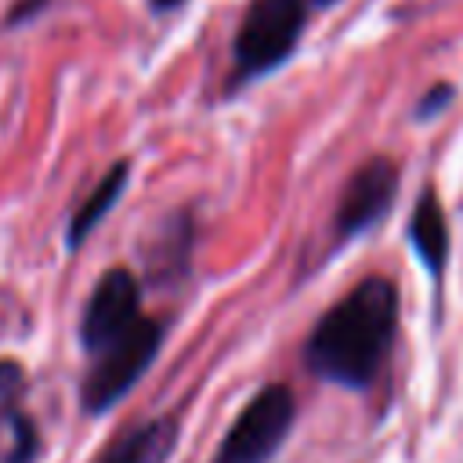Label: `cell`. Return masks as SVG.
Listing matches in <instances>:
<instances>
[{"mask_svg": "<svg viewBox=\"0 0 463 463\" xmlns=\"http://www.w3.org/2000/svg\"><path fill=\"white\" fill-rule=\"evenodd\" d=\"M398 329V289L387 279H362L336 300L307 336L304 362L318 380L365 387L380 373Z\"/></svg>", "mask_w": 463, "mask_h": 463, "instance_id": "6da1fadb", "label": "cell"}, {"mask_svg": "<svg viewBox=\"0 0 463 463\" xmlns=\"http://www.w3.org/2000/svg\"><path fill=\"white\" fill-rule=\"evenodd\" d=\"M307 22V0H253L235 33V83L282 65Z\"/></svg>", "mask_w": 463, "mask_h": 463, "instance_id": "7a4b0ae2", "label": "cell"}, {"mask_svg": "<svg viewBox=\"0 0 463 463\" xmlns=\"http://www.w3.org/2000/svg\"><path fill=\"white\" fill-rule=\"evenodd\" d=\"M159 344H163V326L137 315V322L123 336H116L109 347L94 351L90 354L94 365L87 369L83 391H80L83 409L87 412H105L109 405H116L145 376V369L152 365Z\"/></svg>", "mask_w": 463, "mask_h": 463, "instance_id": "3957f363", "label": "cell"}, {"mask_svg": "<svg viewBox=\"0 0 463 463\" xmlns=\"http://www.w3.org/2000/svg\"><path fill=\"white\" fill-rule=\"evenodd\" d=\"M297 420V402L286 383H268L260 387L235 423L228 427L213 463H271V456L282 449L289 438V427Z\"/></svg>", "mask_w": 463, "mask_h": 463, "instance_id": "277c9868", "label": "cell"}, {"mask_svg": "<svg viewBox=\"0 0 463 463\" xmlns=\"http://www.w3.org/2000/svg\"><path fill=\"white\" fill-rule=\"evenodd\" d=\"M137 304H141V286L137 279L127 271V268H109L87 307H83V318H80V344L87 354L109 347L116 336H123L134 322H137Z\"/></svg>", "mask_w": 463, "mask_h": 463, "instance_id": "5b68a950", "label": "cell"}, {"mask_svg": "<svg viewBox=\"0 0 463 463\" xmlns=\"http://www.w3.org/2000/svg\"><path fill=\"white\" fill-rule=\"evenodd\" d=\"M394 192H398V166L383 156L362 163L344 195H340V206H336V235L340 239H354L358 232H365L369 224H376L387 206L394 203Z\"/></svg>", "mask_w": 463, "mask_h": 463, "instance_id": "8992f818", "label": "cell"}, {"mask_svg": "<svg viewBox=\"0 0 463 463\" xmlns=\"http://www.w3.org/2000/svg\"><path fill=\"white\" fill-rule=\"evenodd\" d=\"M177 445V420L174 416H152L127 434H119L94 463H166V456Z\"/></svg>", "mask_w": 463, "mask_h": 463, "instance_id": "52a82bcc", "label": "cell"}, {"mask_svg": "<svg viewBox=\"0 0 463 463\" xmlns=\"http://www.w3.org/2000/svg\"><path fill=\"white\" fill-rule=\"evenodd\" d=\"M127 177H130V163L119 159V163H112L109 174L90 188V195L80 203V210H76L72 221H69V250H76V246L101 224V217H105V213L116 206V199L123 195Z\"/></svg>", "mask_w": 463, "mask_h": 463, "instance_id": "ba28073f", "label": "cell"}, {"mask_svg": "<svg viewBox=\"0 0 463 463\" xmlns=\"http://www.w3.org/2000/svg\"><path fill=\"white\" fill-rule=\"evenodd\" d=\"M409 235H412L420 260L438 275L445 264V253H449V224H445V213H441V203L434 192H423V199L416 203L412 221H409Z\"/></svg>", "mask_w": 463, "mask_h": 463, "instance_id": "9c48e42d", "label": "cell"}, {"mask_svg": "<svg viewBox=\"0 0 463 463\" xmlns=\"http://www.w3.org/2000/svg\"><path fill=\"white\" fill-rule=\"evenodd\" d=\"M4 430H7V452H0V463H33L36 459V449H40V438H36L33 420L14 409L4 420Z\"/></svg>", "mask_w": 463, "mask_h": 463, "instance_id": "30bf717a", "label": "cell"}, {"mask_svg": "<svg viewBox=\"0 0 463 463\" xmlns=\"http://www.w3.org/2000/svg\"><path fill=\"white\" fill-rule=\"evenodd\" d=\"M22 387H25V373L18 362H0V423L18 409L14 402L22 398Z\"/></svg>", "mask_w": 463, "mask_h": 463, "instance_id": "8fae6325", "label": "cell"}, {"mask_svg": "<svg viewBox=\"0 0 463 463\" xmlns=\"http://www.w3.org/2000/svg\"><path fill=\"white\" fill-rule=\"evenodd\" d=\"M449 98H452V87H449V83H438V87H434V90H430V94L420 101L416 116H423V119H427V116H434V112H438V109H441Z\"/></svg>", "mask_w": 463, "mask_h": 463, "instance_id": "7c38bea8", "label": "cell"}, {"mask_svg": "<svg viewBox=\"0 0 463 463\" xmlns=\"http://www.w3.org/2000/svg\"><path fill=\"white\" fill-rule=\"evenodd\" d=\"M177 4H184V0H152V11H170Z\"/></svg>", "mask_w": 463, "mask_h": 463, "instance_id": "4fadbf2b", "label": "cell"}, {"mask_svg": "<svg viewBox=\"0 0 463 463\" xmlns=\"http://www.w3.org/2000/svg\"><path fill=\"white\" fill-rule=\"evenodd\" d=\"M315 4H329V0H315Z\"/></svg>", "mask_w": 463, "mask_h": 463, "instance_id": "5bb4252c", "label": "cell"}]
</instances>
